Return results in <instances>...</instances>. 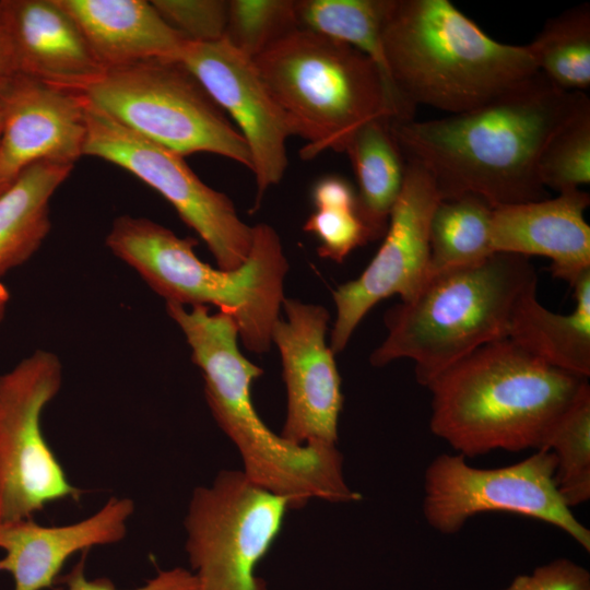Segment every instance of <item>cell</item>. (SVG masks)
Instances as JSON below:
<instances>
[{"label": "cell", "instance_id": "obj_26", "mask_svg": "<svg viewBox=\"0 0 590 590\" xmlns=\"http://www.w3.org/2000/svg\"><path fill=\"white\" fill-rule=\"evenodd\" d=\"M526 46L551 83L585 93L590 86V4L575 5L552 17Z\"/></svg>", "mask_w": 590, "mask_h": 590}, {"label": "cell", "instance_id": "obj_20", "mask_svg": "<svg viewBox=\"0 0 590 590\" xmlns=\"http://www.w3.org/2000/svg\"><path fill=\"white\" fill-rule=\"evenodd\" d=\"M80 27L104 70L141 62L179 61L189 42L151 1L58 0Z\"/></svg>", "mask_w": 590, "mask_h": 590}, {"label": "cell", "instance_id": "obj_34", "mask_svg": "<svg viewBox=\"0 0 590 590\" xmlns=\"http://www.w3.org/2000/svg\"><path fill=\"white\" fill-rule=\"evenodd\" d=\"M17 74L8 35L0 16V99Z\"/></svg>", "mask_w": 590, "mask_h": 590}, {"label": "cell", "instance_id": "obj_5", "mask_svg": "<svg viewBox=\"0 0 590 590\" xmlns=\"http://www.w3.org/2000/svg\"><path fill=\"white\" fill-rule=\"evenodd\" d=\"M536 284L527 257L500 252L430 274L411 299L387 310L388 334L370 363L412 359L416 381L427 387L473 351L508 338L516 306Z\"/></svg>", "mask_w": 590, "mask_h": 590}, {"label": "cell", "instance_id": "obj_19", "mask_svg": "<svg viewBox=\"0 0 590 590\" xmlns=\"http://www.w3.org/2000/svg\"><path fill=\"white\" fill-rule=\"evenodd\" d=\"M134 511L128 497H110L90 517L64 526H42L33 518L0 522V571L9 573L14 590L52 587L66 560L76 552L121 541Z\"/></svg>", "mask_w": 590, "mask_h": 590}, {"label": "cell", "instance_id": "obj_3", "mask_svg": "<svg viewBox=\"0 0 590 590\" xmlns=\"http://www.w3.org/2000/svg\"><path fill=\"white\" fill-rule=\"evenodd\" d=\"M585 381L505 338L479 347L429 382V427L464 458L539 450Z\"/></svg>", "mask_w": 590, "mask_h": 590}, {"label": "cell", "instance_id": "obj_16", "mask_svg": "<svg viewBox=\"0 0 590 590\" xmlns=\"http://www.w3.org/2000/svg\"><path fill=\"white\" fill-rule=\"evenodd\" d=\"M0 194L31 165H74L86 138L78 92L17 74L0 99Z\"/></svg>", "mask_w": 590, "mask_h": 590}, {"label": "cell", "instance_id": "obj_33", "mask_svg": "<svg viewBox=\"0 0 590 590\" xmlns=\"http://www.w3.org/2000/svg\"><path fill=\"white\" fill-rule=\"evenodd\" d=\"M88 551L82 553L80 560L63 577L60 582L64 583L68 590H120L107 578L87 580L85 577V560ZM198 579L184 568H174L160 571L158 575L150 579L145 585L130 590H198Z\"/></svg>", "mask_w": 590, "mask_h": 590}, {"label": "cell", "instance_id": "obj_22", "mask_svg": "<svg viewBox=\"0 0 590 590\" xmlns=\"http://www.w3.org/2000/svg\"><path fill=\"white\" fill-rule=\"evenodd\" d=\"M73 166L37 162L0 194V278L26 262L44 243L51 227V197Z\"/></svg>", "mask_w": 590, "mask_h": 590}, {"label": "cell", "instance_id": "obj_9", "mask_svg": "<svg viewBox=\"0 0 590 590\" xmlns=\"http://www.w3.org/2000/svg\"><path fill=\"white\" fill-rule=\"evenodd\" d=\"M291 504L223 470L211 486L197 487L185 519L186 551L198 590H267L256 568L279 536Z\"/></svg>", "mask_w": 590, "mask_h": 590}, {"label": "cell", "instance_id": "obj_11", "mask_svg": "<svg viewBox=\"0 0 590 590\" xmlns=\"http://www.w3.org/2000/svg\"><path fill=\"white\" fill-rule=\"evenodd\" d=\"M555 468L548 450L494 469L472 467L459 453L439 455L425 471L424 517L438 532L453 534L477 514L509 512L552 524L589 552L590 530L560 497Z\"/></svg>", "mask_w": 590, "mask_h": 590}, {"label": "cell", "instance_id": "obj_13", "mask_svg": "<svg viewBox=\"0 0 590 590\" xmlns=\"http://www.w3.org/2000/svg\"><path fill=\"white\" fill-rule=\"evenodd\" d=\"M432 177L406 162L402 189L389 215L384 240L363 273L333 293L337 318L330 349L339 353L365 315L381 299H411L429 271V225L440 201Z\"/></svg>", "mask_w": 590, "mask_h": 590}, {"label": "cell", "instance_id": "obj_36", "mask_svg": "<svg viewBox=\"0 0 590 590\" xmlns=\"http://www.w3.org/2000/svg\"><path fill=\"white\" fill-rule=\"evenodd\" d=\"M0 131H1V121H0Z\"/></svg>", "mask_w": 590, "mask_h": 590}, {"label": "cell", "instance_id": "obj_23", "mask_svg": "<svg viewBox=\"0 0 590 590\" xmlns=\"http://www.w3.org/2000/svg\"><path fill=\"white\" fill-rule=\"evenodd\" d=\"M391 122L389 117L368 121L354 133L344 151L357 180V213L370 241L384 237L404 181L406 162Z\"/></svg>", "mask_w": 590, "mask_h": 590}, {"label": "cell", "instance_id": "obj_6", "mask_svg": "<svg viewBox=\"0 0 590 590\" xmlns=\"http://www.w3.org/2000/svg\"><path fill=\"white\" fill-rule=\"evenodd\" d=\"M105 241L166 303L216 306L235 320L247 350L269 351L288 269L273 227L264 223L252 226L249 253L233 270L203 262L194 252L196 239L178 237L146 217L118 216Z\"/></svg>", "mask_w": 590, "mask_h": 590}, {"label": "cell", "instance_id": "obj_27", "mask_svg": "<svg viewBox=\"0 0 590 590\" xmlns=\"http://www.w3.org/2000/svg\"><path fill=\"white\" fill-rule=\"evenodd\" d=\"M539 450L556 462L557 491L571 509L590 499V386L583 382L574 400L546 434Z\"/></svg>", "mask_w": 590, "mask_h": 590}, {"label": "cell", "instance_id": "obj_21", "mask_svg": "<svg viewBox=\"0 0 590 590\" xmlns=\"http://www.w3.org/2000/svg\"><path fill=\"white\" fill-rule=\"evenodd\" d=\"M575 308L568 315L545 308L536 288L519 300L508 338L545 364L588 379L590 376V270L571 285Z\"/></svg>", "mask_w": 590, "mask_h": 590}, {"label": "cell", "instance_id": "obj_30", "mask_svg": "<svg viewBox=\"0 0 590 590\" xmlns=\"http://www.w3.org/2000/svg\"><path fill=\"white\" fill-rule=\"evenodd\" d=\"M316 210L303 228L319 241L320 257L341 263L352 250L370 241L357 213L356 198L312 202Z\"/></svg>", "mask_w": 590, "mask_h": 590}, {"label": "cell", "instance_id": "obj_12", "mask_svg": "<svg viewBox=\"0 0 590 590\" xmlns=\"http://www.w3.org/2000/svg\"><path fill=\"white\" fill-rule=\"evenodd\" d=\"M84 99L83 155L105 160L140 178L160 192L201 237L219 268L240 267L249 253L252 226L240 220L232 200L206 186L184 156L132 132Z\"/></svg>", "mask_w": 590, "mask_h": 590}, {"label": "cell", "instance_id": "obj_15", "mask_svg": "<svg viewBox=\"0 0 590 590\" xmlns=\"http://www.w3.org/2000/svg\"><path fill=\"white\" fill-rule=\"evenodd\" d=\"M271 340L276 344L286 386V417L281 436L297 444L335 446L343 404L334 353L326 343L329 314L320 305L284 298Z\"/></svg>", "mask_w": 590, "mask_h": 590}, {"label": "cell", "instance_id": "obj_18", "mask_svg": "<svg viewBox=\"0 0 590 590\" xmlns=\"http://www.w3.org/2000/svg\"><path fill=\"white\" fill-rule=\"evenodd\" d=\"M19 74L76 92L104 71L58 0H0Z\"/></svg>", "mask_w": 590, "mask_h": 590}, {"label": "cell", "instance_id": "obj_1", "mask_svg": "<svg viewBox=\"0 0 590 590\" xmlns=\"http://www.w3.org/2000/svg\"><path fill=\"white\" fill-rule=\"evenodd\" d=\"M587 98L539 72L471 110L392 121L391 129L405 162L432 177L441 200L471 194L497 208L547 198L538 174L541 154Z\"/></svg>", "mask_w": 590, "mask_h": 590}, {"label": "cell", "instance_id": "obj_25", "mask_svg": "<svg viewBox=\"0 0 590 590\" xmlns=\"http://www.w3.org/2000/svg\"><path fill=\"white\" fill-rule=\"evenodd\" d=\"M492 214L493 206L475 196L440 200L429 225L428 275L496 253L491 240Z\"/></svg>", "mask_w": 590, "mask_h": 590}, {"label": "cell", "instance_id": "obj_28", "mask_svg": "<svg viewBox=\"0 0 590 590\" xmlns=\"http://www.w3.org/2000/svg\"><path fill=\"white\" fill-rule=\"evenodd\" d=\"M538 174L543 187L557 193L590 182L589 97L550 139L541 154Z\"/></svg>", "mask_w": 590, "mask_h": 590}, {"label": "cell", "instance_id": "obj_4", "mask_svg": "<svg viewBox=\"0 0 590 590\" xmlns=\"http://www.w3.org/2000/svg\"><path fill=\"white\" fill-rule=\"evenodd\" d=\"M390 80L408 113L459 114L534 78L527 46L485 34L449 0H391L382 27Z\"/></svg>", "mask_w": 590, "mask_h": 590}, {"label": "cell", "instance_id": "obj_17", "mask_svg": "<svg viewBox=\"0 0 590 590\" xmlns=\"http://www.w3.org/2000/svg\"><path fill=\"white\" fill-rule=\"evenodd\" d=\"M590 196L581 189L555 198L493 208L494 252L551 260L553 276L571 286L590 270V226L585 211Z\"/></svg>", "mask_w": 590, "mask_h": 590}, {"label": "cell", "instance_id": "obj_29", "mask_svg": "<svg viewBox=\"0 0 590 590\" xmlns=\"http://www.w3.org/2000/svg\"><path fill=\"white\" fill-rule=\"evenodd\" d=\"M297 28V0L228 1L224 39L252 60Z\"/></svg>", "mask_w": 590, "mask_h": 590}, {"label": "cell", "instance_id": "obj_8", "mask_svg": "<svg viewBox=\"0 0 590 590\" xmlns=\"http://www.w3.org/2000/svg\"><path fill=\"white\" fill-rule=\"evenodd\" d=\"M76 92L132 132L181 156L217 154L251 170L243 135L180 62L104 70Z\"/></svg>", "mask_w": 590, "mask_h": 590}, {"label": "cell", "instance_id": "obj_7", "mask_svg": "<svg viewBox=\"0 0 590 590\" xmlns=\"http://www.w3.org/2000/svg\"><path fill=\"white\" fill-rule=\"evenodd\" d=\"M283 110L303 160L344 153L368 121L396 111L377 66L356 48L297 28L253 59Z\"/></svg>", "mask_w": 590, "mask_h": 590}, {"label": "cell", "instance_id": "obj_31", "mask_svg": "<svg viewBox=\"0 0 590 590\" xmlns=\"http://www.w3.org/2000/svg\"><path fill=\"white\" fill-rule=\"evenodd\" d=\"M161 16L191 43H213L224 38L227 0H153Z\"/></svg>", "mask_w": 590, "mask_h": 590}, {"label": "cell", "instance_id": "obj_10", "mask_svg": "<svg viewBox=\"0 0 590 590\" xmlns=\"http://www.w3.org/2000/svg\"><path fill=\"white\" fill-rule=\"evenodd\" d=\"M61 382V362L46 350L0 375V522L33 518L50 503L78 502L83 494L42 430L43 411Z\"/></svg>", "mask_w": 590, "mask_h": 590}, {"label": "cell", "instance_id": "obj_35", "mask_svg": "<svg viewBox=\"0 0 590 590\" xmlns=\"http://www.w3.org/2000/svg\"><path fill=\"white\" fill-rule=\"evenodd\" d=\"M10 299L8 288L0 282V321L3 319Z\"/></svg>", "mask_w": 590, "mask_h": 590}, {"label": "cell", "instance_id": "obj_24", "mask_svg": "<svg viewBox=\"0 0 590 590\" xmlns=\"http://www.w3.org/2000/svg\"><path fill=\"white\" fill-rule=\"evenodd\" d=\"M391 0H297L299 27L347 44L378 68L391 98L396 121L413 117L402 104L388 72L382 27Z\"/></svg>", "mask_w": 590, "mask_h": 590}, {"label": "cell", "instance_id": "obj_32", "mask_svg": "<svg viewBox=\"0 0 590 590\" xmlns=\"http://www.w3.org/2000/svg\"><path fill=\"white\" fill-rule=\"evenodd\" d=\"M503 590H590V574L568 558H556L531 574L517 576Z\"/></svg>", "mask_w": 590, "mask_h": 590}, {"label": "cell", "instance_id": "obj_14", "mask_svg": "<svg viewBox=\"0 0 590 590\" xmlns=\"http://www.w3.org/2000/svg\"><path fill=\"white\" fill-rule=\"evenodd\" d=\"M178 62L238 127L251 157L258 208L264 192L282 180L287 168L286 142L293 134L283 110L255 61L224 38L188 42Z\"/></svg>", "mask_w": 590, "mask_h": 590}, {"label": "cell", "instance_id": "obj_2", "mask_svg": "<svg viewBox=\"0 0 590 590\" xmlns=\"http://www.w3.org/2000/svg\"><path fill=\"white\" fill-rule=\"evenodd\" d=\"M166 310L202 371L213 417L237 447L243 472L251 482L287 498L291 508L304 507L312 498L330 503L361 499L345 482L343 458L335 446L293 444L274 434L258 415L251 386L262 369L240 353L238 327L229 315L175 303H166Z\"/></svg>", "mask_w": 590, "mask_h": 590}]
</instances>
